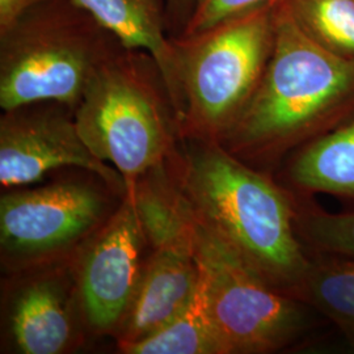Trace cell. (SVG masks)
I'll list each match as a JSON object with an SVG mask.
<instances>
[{
  "instance_id": "obj_4",
  "label": "cell",
  "mask_w": 354,
  "mask_h": 354,
  "mask_svg": "<svg viewBox=\"0 0 354 354\" xmlns=\"http://www.w3.org/2000/svg\"><path fill=\"white\" fill-rule=\"evenodd\" d=\"M124 49L71 0H45L0 33V106L53 102L75 112L102 66Z\"/></svg>"
},
{
  "instance_id": "obj_12",
  "label": "cell",
  "mask_w": 354,
  "mask_h": 354,
  "mask_svg": "<svg viewBox=\"0 0 354 354\" xmlns=\"http://www.w3.org/2000/svg\"><path fill=\"white\" fill-rule=\"evenodd\" d=\"M88 11L108 29L127 50H140L156 62L178 120L183 114V99L178 82L177 53L163 0H71Z\"/></svg>"
},
{
  "instance_id": "obj_11",
  "label": "cell",
  "mask_w": 354,
  "mask_h": 354,
  "mask_svg": "<svg viewBox=\"0 0 354 354\" xmlns=\"http://www.w3.org/2000/svg\"><path fill=\"white\" fill-rule=\"evenodd\" d=\"M198 281L193 241L150 248L140 288L115 333L118 344L140 342L177 315Z\"/></svg>"
},
{
  "instance_id": "obj_1",
  "label": "cell",
  "mask_w": 354,
  "mask_h": 354,
  "mask_svg": "<svg viewBox=\"0 0 354 354\" xmlns=\"http://www.w3.org/2000/svg\"><path fill=\"white\" fill-rule=\"evenodd\" d=\"M167 165L196 214L273 288L302 299L313 263L283 190L216 140L181 137Z\"/></svg>"
},
{
  "instance_id": "obj_3",
  "label": "cell",
  "mask_w": 354,
  "mask_h": 354,
  "mask_svg": "<svg viewBox=\"0 0 354 354\" xmlns=\"http://www.w3.org/2000/svg\"><path fill=\"white\" fill-rule=\"evenodd\" d=\"M75 122L89 151L122 176L127 194L181 140L163 75L145 51L124 49L102 66L75 109Z\"/></svg>"
},
{
  "instance_id": "obj_7",
  "label": "cell",
  "mask_w": 354,
  "mask_h": 354,
  "mask_svg": "<svg viewBox=\"0 0 354 354\" xmlns=\"http://www.w3.org/2000/svg\"><path fill=\"white\" fill-rule=\"evenodd\" d=\"M102 183L61 180L6 190L0 198L3 266L23 272L70 257L115 210Z\"/></svg>"
},
{
  "instance_id": "obj_15",
  "label": "cell",
  "mask_w": 354,
  "mask_h": 354,
  "mask_svg": "<svg viewBox=\"0 0 354 354\" xmlns=\"http://www.w3.org/2000/svg\"><path fill=\"white\" fill-rule=\"evenodd\" d=\"M302 299L327 315L354 345V259L313 264Z\"/></svg>"
},
{
  "instance_id": "obj_5",
  "label": "cell",
  "mask_w": 354,
  "mask_h": 354,
  "mask_svg": "<svg viewBox=\"0 0 354 354\" xmlns=\"http://www.w3.org/2000/svg\"><path fill=\"white\" fill-rule=\"evenodd\" d=\"M279 3L172 37L183 99L181 137L221 142L236 122L270 59Z\"/></svg>"
},
{
  "instance_id": "obj_2",
  "label": "cell",
  "mask_w": 354,
  "mask_h": 354,
  "mask_svg": "<svg viewBox=\"0 0 354 354\" xmlns=\"http://www.w3.org/2000/svg\"><path fill=\"white\" fill-rule=\"evenodd\" d=\"M354 99V58L313 37L281 0L266 71L239 118L219 142L248 165L270 163L311 138Z\"/></svg>"
},
{
  "instance_id": "obj_17",
  "label": "cell",
  "mask_w": 354,
  "mask_h": 354,
  "mask_svg": "<svg viewBox=\"0 0 354 354\" xmlns=\"http://www.w3.org/2000/svg\"><path fill=\"white\" fill-rule=\"evenodd\" d=\"M297 222L314 247L339 257L354 259V212L330 214L307 212Z\"/></svg>"
},
{
  "instance_id": "obj_10",
  "label": "cell",
  "mask_w": 354,
  "mask_h": 354,
  "mask_svg": "<svg viewBox=\"0 0 354 354\" xmlns=\"http://www.w3.org/2000/svg\"><path fill=\"white\" fill-rule=\"evenodd\" d=\"M70 257L23 270L26 277L15 285L7 317L17 352L59 354L75 344L76 324L83 319L75 317L82 313Z\"/></svg>"
},
{
  "instance_id": "obj_9",
  "label": "cell",
  "mask_w": 354,
  "mask_h": 354,
  "mask_svg": "<svg viewBox=\"0 0 354 354\" xmlns=\"http://www.w3.org/2000/svg\"><path fill=\"white\" fill-rule=\"evenodd\" d=\"M61 168L83 169L100 177L117 196L127 194L118 171L89 151L71 108L42 102L4 111L0 118L1 187L6 190L28 187Z\"/></svg>"
},
{
  "instance_id": "obj_18",
  "label": "cell",
  "mask_w": 354,
  "mask_h": 354,
  "mask_svg": "<svg viewBox=\"0 0 354 354\" xmlns=\"http://www.w3.org/2000/svg\"><path fill=\"white\" fill-rule=\"evenodd\" d=\"M279 1L281 0H197L188 24L177 37L200 33L228 19Z\"/></svg>"
},
{
  "instance_id": "obj_14",
  "label": "cell",
  "mask_w": 354,
  "mask_h": 354,
  "mask_svg": "<svg viewBox=\"0 0 354 354\" xmlns=\"http://www.w3.org/2000/svg\"><path fill=\"white\" fill-rule=\"evenodd\" d=\"M118 349L127 354H225L210 317L200 272L189 302L177 315L140 342L118 344Z\"/></svg>"
},
{
  "instance_id": "obj_19",
  "label": "cell",
  "mask_w": 354,
  "mask_h": 354,
  "mask_svg": "<svg viewBox=\"0 0 354 354\" xmlns=\"http://www.w3.org/2000/svg\"><path fill=\"white\" fill-rule=\"evenodd\" d=\"M197 0H165V10L169 24V32H175L172 37L183 33L189 21Z\"/></svg>"
},
{
  "instance_id": "obj_16",
  "label": "cell",
  "mask_w": 354,
  "mask_h": 354,
  "mask_svg": "<svg viewBox=\"0 0 354 354\" xmlns=\"http://www.w3.org/2000/svg\"><path fill=\"white\" fill-rule=\"evenodd\" d=\"M301 26L319 42L354 58V0H288Z\"/></svg>"
},
{
  "instance_id": "obj_8",
  "label": "cell",
  "mask_w": 354,
  "mask_h": 354,
  "mask_svg": "<svg viewBox=\"0 0 354 354\" xmlns=\"http://www.w3.org/2000/svg\"><path fill=\"white\" fill-rule=\"evenodd\" d=\"M150 256L133 198L127 194L70 263L84 326L93 333H117L140 288Z\"/></svg>"
},
{
  "instance_id": "obj_20",
  "label": "cell",
  "mask_w": 354,
  "mask_h": 354,
  "mask_svg": "<svg viewBox=\"0 0 354 354\" xmlns=\"http://www.w3.org/2000/svg\"><path fill=\"white\" fill-rule=\"evenodd\" d=\"M45 0H0V33L6 32L30 8Z\"/></svg>"
},
{
  "instance_id": "obj_6",
  "label": "cell",
  "mask_w": 354,
  "mask_h": 354,
  "mask_svg": "<svg viewBox=\"0 0 354 354\" xmlns=\"http://www.w3.org/2000/svg\"><path fill=\"white\" fill-rule=\"evenodd\" d=\"M192 215L196 261L225 354L270 353L298 340L310 327L299 299L273 288L193 209Z\"/></svg>"
},
{
  "instance_id": "obj_13",
  "label": "cell",
  "mask_w": 354,
  "mask_h": 354,
  "mask_svg": "<svg viewBox=\"0 0 354 354\" xmlns=\"http://www.w3.org/2000/svg\"><path fill=\"white\" fill-rule=\"evenodd\" d=\"M289 176L298 189L354 197V120L308 140L294 155Z\"/></svg>"
}]
</instances>
